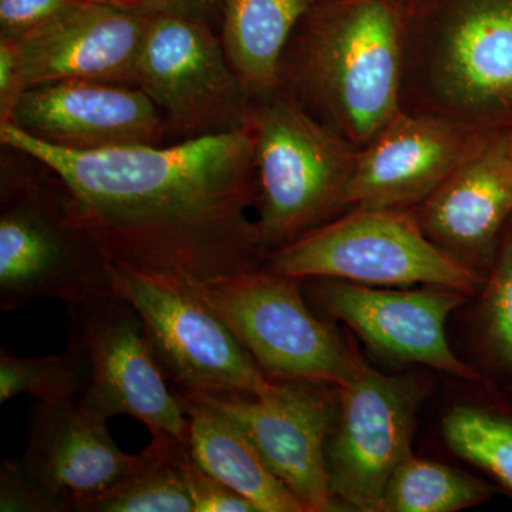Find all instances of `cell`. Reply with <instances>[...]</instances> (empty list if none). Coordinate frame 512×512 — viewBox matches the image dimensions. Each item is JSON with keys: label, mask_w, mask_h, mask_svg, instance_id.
<instances>
[{"label": "cell", "mask_w": 512, "mask_h": 512, "mask_svg": "<svg viewBox=\"0 0 512 512\" xmlns=\"http://www.w3.org/2000/svg\"><path fill=\"white\" fill-rule=\"evenodd\" d=\"M0 143L55 175L70 218L111 265L190 288L255 271L268 252L247 126L171 146L74 151L0 123Z\"/></svg>", "instance_id": "6da1fadb"}, {"label": "cell", "mask_w": 512, "mask_h": 512, "mask_svg": "<svg viewBox=\"0 0 512 512\" xmlns=\"http://www.w3.org/2000/svg\"><path fill=\"white\" fill-rule=\"evenodd\" d=\"M315 5L286 46L279 89L360 150L402 111L404 20L390 0Z\"/></svg>", "instance_id": "7a4b0ae2"}, {"label": "cell", "mask_w": 512, "mask_h": 512, "mask_svg": "<svg viewBox=\"0 0 512 512\" xmlns=\"http://www.w3.org/2000/svg\"><path fill=\"white\" fill-rule=\"evenodd\" d=\"M402 110L477 130L512 114V0H447L404 22Z\"/></svg>", "instance_id": "3957f363"}, {"label": "cell", "mask_w": 512, "mask_h": 512, "mask_svg": "<svg viewBox=\"0 0 512 512\" xmlns=\"http://www.w3.org/2000/svg\"><path fill=\"white\" fill-rule=\"evenodd\" d=\"M256 227L266 252L345 214L357 151L278 89L252 101Z\"/></svg>", "instance_id": "277c9868"}, {"label": "cell", "mask_w": 512, "mask_h": 512, "mask_svg": "<svg viewBox=\"0 0 512 512\" xmlns=\"http://www.w3.org/2000/svg\"><path fill=\"white\" fill-rule=\"evenodd\" d=\"M262 268L308 281L339 279L369 286H444L476 299L485 278L427 238L412 208H353L291 244Z\"/></svg>", "instance_id": "5b68a950"}, {"label": "cell", "mask_w": 512, "mask_h": 512, "mask_svg": "<svg viewBox=\"0 0 512 512\" xmlns=\"http://www.w3.org/2000/svg\"><path fill=\"white\" fill-rule=\"evenodd\" d=\"M110 265L70 218L66 191L56 177L55 185L40 180H3V312L15 311L36 299H59L72 305L113 291Z\"/></svg>", "instance_id": "8992f818"}, {"label": "cell", "mask_w": 512, "mask_h": 512, "mask_svg": "<svg viewBox=\"0 0 512 512\" xmlns=\"http://www.w3.org/2000/svg\"><path fill=\"white\" fill-rule=\"evenodd\" d=\"M303 281L264 268L195 286L271 380L340 387L355 373L359 350L319 319Z\"/></svg>", "instance_id": "52a82bcc"}, {"label": "cell", "mask_w": 512, "mask_h": 512, "mask_svg": "<svg viewBox=\"0 0 512 512\" xmlns=\"http://www.w3.org/2000/svg\"><path fill=\"white\" fill-rule=\"evenodd\" d=\"M117 292L136 309L167 380L181 394L264 397L274 390L227 323L190 286L110 265Z\"/></svg>", "instance_id": "ba28073f"}, {"label": "cell", "mask_w": 512, "mask_h": 512, "mask_svg": "<svg viewBox=\"0 0 512 512\" xmlns=\"http://www.w3.org/2000/svg\"><path fill=\"white\" fill-rule=\"evenodd\" d=\"M429 373L386 375L362 355L348 383L336 387L328 444V480L336 507L379 512L394 470L413 454L417 414L434 386Z\"/></svg>", "instance_id": "9c48e42d"}, {"label": "cell", "mask_w": 512, "mask_h": 512, "mask_svg": "<svg viewBox=\"0 0 512 512\" xmlns=\"http://www.w3.org/2000/svg\"><path fill=\"white\" fill-rule=\"evenodd\" d=\"M67 308L70 345L89 366V382L77 399L80 406L104 420L134 417L151 434L188 443L190 421L183 402L168 387L136 309L116 288Z\"/></svg>", "instance_id": "30bf717a"}, {"label": "cell", "mask_w": 512, "mask_h": 512, "mask_svg": "<svg viewBox=\"0 0 512 512\" xmlns=\"http://www.w3.org/2000/svg\"><path fill=\"white\" fill-rule=\"evenodd\" d=\"M136 86L163 113L167 134L181 141L245 127L252 106L210 20L178 13L151 19Z\"/></svg>", "instance_id": "8fae6325"}, {"label": "cell", "mask_w": 512, "mask_h": 512, "mask_svg": "<svg viewBox=\"0 0 512 512\" xmlns=\"http://www.w3.org/2000/svg\"><path fill=\"white\" fill-rule=\"evenodd\" d=\"M309 295L330 318L345 323L373 352L481 383L485 376L463 362L447 339L451 313L470 295L444 286H369L339 279H308Z\"/></svg>", "instance_id": "7c38bea8"}, {"label": "cell", "mask_w": 512, "mask_h": 512, "mask_svg": "<svg viewBox=\"0 0 512 512\" xmlns=\"http://www.w3.org/2000/svg\"><path fill=\"white\" fill-rule=\"evenodd\" d=\"M183 396L234 421L265 466L301 501L306 512L336 510L326 461L338 409L335 387L275 380L274 390L264 397Z\"/></svg>", "instance_id": "4fadbf2b"}, {"label": "cell", "mask_w": 512, "mask_h": 512, "mask_svg": "<svg viewBox=\"0 0 512 512\" xmlns=\"http://www.w3.org/2000/svg\"><path fill=\"white\" fill-rule=\"evenodd\" d=\"M156 12L82 0L18 46L23 90L67 80L136 86L138 59Z\"/></svg>", "instance_id": "5bb4252c"}, {"label": "cell", "mask_w": 512, "mask_h": 512, "mask_svg": "<svg viewBox=\"0 0 512 512\" xmlns=\"http://www.w3.org/2000/svg\"><path fill=\"white\" fill-rule=\"evenodd\" d=\"M412 210L437 248L487 276L512 221V127L488 131L476 150Z\"/></svg>", "instance_id": "9a60e30c"}, {"label": "cell", "mask_w": 512, "mask_h": 512, "mask_svg": "<svg viewBox=\"0 0 512 512\" xmlns=\"http://www.w3.org/2000/svg\"><path fill=\"white\" fill-rule=\"evenodd\" d=\"M488 131L400 111L357 151L349 210L416 207L476 150Z\"/></svg>", "instance_id": "2e32d148"}, {"label": "cell", "mask_w": 512, "mask_h": 512, "mask_svg": "<svg viewBox=\"0 0 512 512\" xmlns=\"http://www.w3.org/2000/svg\"><path fill=\"white\" fill-rule=\"evenodd\" d=\"M6 123L74 151L161 146L167 137L163 113L143 90L89 80L30 87Z\"/></svg>", "instance_id": "e0dca14e"}, {"label": "cell", "mask_w": 512, "mask_h": 512, "mask_svg": "<svg viewBox=\"0 0 512 512\" xmlns=\"http://www.w3.org/2000/svg\"><path fill=\"white\" fill-rule=\"evenodd\" d=\"M23 461L67 511L87 512L137 467L140 454L117 446L109 420L64 400L39 403Z\"/></svg>", "instance_id": "ac0fdd59"}, {"label": "cell", "mask_w": 512, "mask_h": 512, "mask_svg": "<svg viewBox=\"0 0 512 512\" xmlns=\"http://www.w3.org/2000/svg\"><path fill=\"white\" fill-rule=\"evenodd\" d=\"M190 421L188 447L195 463L255 505L259 512H306L269 471L251 441L227 416L178 393Z\"/></svg>", "instance_id": "d6986e66"}, {"label": "cell", "mask_w": 512, "mask_h": 512, "mask_svg": "<svg viewBox=\"0 0 512 512\" xmlns=\"http://www.w3.org/2000/svg\"><path fill=\"white\" fill-rule=\"evenodd\" d=\"M318 0H222L221 40L252 101L279 89L286 46Z\"/></svg>", "instance_id": "ffe728a7"}, {"label": "cell", "mask_w": 512, "mask_h": 512, "mask_svg": "<svg viewBox=\"0 0 512 512\" xmlns=\"http://www.w3.org/2000/svg\"><path fill=\"white\" fill-rule=\"evenodd\" d=\"M444 443L512 497V397L488 380L485 394L451 406L441 420Z\"/></svg>", "instance_id": "44dd1931"}, {"label": "cell", "mask_w": 512, "mask_h": 512, "mask_svg": "<svg viewBox=\"0 0 512 512\" xmlns=\"http://www.w3.org/2000/svg\"><path fill=\"white\" fill-rule=\"evenodd\" d=\"M151 436L137 467L87 512H194L181 470L188 443L167 434Z\"/></svg>", "instance_id": "7402d4cb"}, {"label": "cell", "mask_w": 512, "mask_h": 512, "mask_svg": "<svg viewBox=\"0 0 512 512\" xmlns=\"http://www.w3.org/2000/svg\"><path fill=\"white\" fill-rule=\"evenodd\" d=\"M495 484L410 454L387 481L379 512H457L487 503Z\"/></svg>", "instance_id": "603a6c76"}, {"label": "cell", "mask_w": 512, "mask_h": 512, "mask_svg": "<svg viewBox=\"0 0 512 512\" xmlns=\"http://www.w3.org/2000/svg\"><path fill=\"white\" fill-rule=\"evenodd\" d=\"M474 332L481 373L504 387L512 384V221L476 298Z\"/></svg>", "instance_id": "cb8c5ba5"}, {"label": "cell", "mask_w": 512, "mask_h": 512, "mask_svg": "<svg viewBox=\"0 0 512 512\" xmlns=\"http://www.w3.org/2000/svg\"><path fill=\"white\" fill-rule=\"evenodd\" d=\"M89 382V366L79 349L57 355L20 357L0 352V402L12 397L32 396L39 403L77 400Z\"/></svg>", "instance_id": "d4e9b609"}, {"label": "cell", "mask_w": 512, "mask_h": 512, "mask_svg": "<svg viewBox=\"0 0 512 512\" xmlns=\"http://www.w3.org/2000/svg\"><path fill=\"white\" fill-rule=\"evenodd\" d=\"M0 511L67 512L62 501L40 483L23 458L8 460L0 470Z\"/></svg>", "instance_id": "484cf974"}, {"label": "cell", "mask_w": 512, "mask_h": 512, "mask_svg": "<svg viewBox=\"0 0 512 512\" xmlns=\"http://www.w3.org/2000/svg\"><path fill=\"white\" fill-rule=\"evenodd\" d=\"M181 470L194 512H259L247 498L202 470L192 458L190 447L181 457Z\"/></svg>", "instance_id": "4316f807"}, {"label": "cell", "mask_w": 512, "mask_h": 512, "mask_svg": "<svg viewBox=\"0 0 512 512\" xmlns=\"http://www.w3.org/2000/svg\"><path fill=\"white\" fill-rule=\"evenodd\" d=\"M82 0H0V39L18 40Z\"/></svg>", "instance_id": "83f0119b"}, {"label": "cell", "mask_w": 512, "mask_h": 512, "mask_svg": "<svg viewBox=\"0 0 512 512\" xmlns=\"http://www.w3.org/2000/svg\"><path fill=\"white\" fill-rule=\"evenodd\" d=\"M23 92L18 46L15 40L0 39V123L10 120Z\"/></svg>", "instance_id": "f1b7e54d"}, {"label": "cell", "mask_w": 512, "mask_h": 512, "mask_svg": "<svg viewBox=\"0 0 512 512\" xmlns=\"http://www.w3.org/2000/svg\"><path fill=\"white\" fill-rule=\"evenodd\" d=\"M222 0H126V8L151 10L156 13H178L210 20L220 10Z\"/></svg>", "instance_id": "f546056e"}, {"label": "cell", "mask_w": 512, "mask_h": 512, "mask_svg": "<svg viewBox=\"0 0 512 512\" xmlns=\"http://www.w3.org/2000/svg\"><path fill=\"white\" fill-rule=\"evenodd\" d=\"M99 2L110 3V5L123 6V8H126V0H99Z\"/></svg>", "instance_id": "4dcf8cb0"}, {"label": "cell", "mask_w": 512, "mask_h": 512, "mask_svg": "<svg viewBox=\"0 0 512 512\" xmlns=\"http://www.w3.org/2000/svg\"><path fill=\"white\" fill-rule=\"evenodd\" d=\"M505 389H507V392L510 393V396L512 397V384L511 386L505 387Z\"/></svg>", "instance_id": "1f68e13d"}, {"label": "cell", "mask_w": 512, "mask_h": 512, "mask_svg": "<svg viewBox=\"0 0 512 512\" xmlns=\"http://www.w3.org/2000/svg\"><path fill=\"white\" fill-rule=\"evenodd\" d=\"M512 127V126H511Z\"/></svg>", "instance_id": "d6a6232c"}]
</instances>
